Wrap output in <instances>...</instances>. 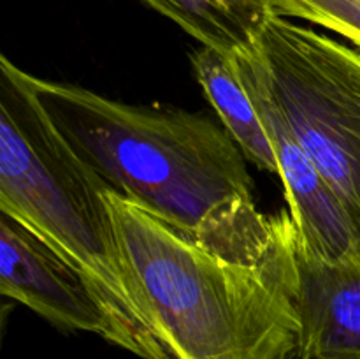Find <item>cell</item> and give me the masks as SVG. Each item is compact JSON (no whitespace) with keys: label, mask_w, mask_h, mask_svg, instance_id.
I'll list each match as a JSON object with an SVG mask.
<instances>
[{"label":"cell","mask_w":360,"mask_h":359,"mask_svg":"<svg viewBox=\"0 0 360 359\" xmlns=\"http://www.w3.org/2000/svg\"><path fill=\"white\" fill-rule=\"evenodd\" d=\"M0 292L55 326L134 345L90 278L28 225L0 211Z\"/></svg>","instance_id":"5b68a950"},{"label":"cell","mask_w":360,"mask_h":359,"mask_svg":"<svg viewBox=\"0 0 360 359\" xmlns=\"http://www.w3.org/2000/svg\"><path fill=\"white\" fill-rule=\"evenodd\" d=\"M211 49L236 56L255 44L274 13L269 0H143Z\"/></svg>","instance_id":"9c48e42d"},{"label":"cell","mask_w":360,"mask_h":359,"mask_svg":"<svg viewBox=\"0 0 360 359\" xmlns=\"http://www.w3.org/2000/svg\"><path fill=\"white\" fill-rule=\"evenodd\" d=\"M239 77L252 95L269 134L278 162L288 213L297 229L302 248L326 263H359L360 222L333 192L306 155L271 97L255 60L248 51L234 56Z\"/></svg>","instance_id":"8992f818"},{"label":"cell","mask_w":360,"mask_h":359,"mask_svg":"<svg viewBox=\"0 0 360 359\" xmlns=\"http://www.w3.org/2000/svg\"><path fill=\"white\" fill-rule=\"evenodd\" d=\"M297 359H360V260L333 264L295 243Z\"/></svg>","instance_id":"52a82bcc"},{"label":"cell","mask_w":360,"mask_h":359,"mask_svg":"<svg viewBox=\"0 0 360 359\" xmlns=\"http://www.w3.org/2000/svg\"><path fill=\"white\" fill-rule=\"evenodd\" d=\"M193 70L221 125L239 144L246 158L267 172H278L269 134L252 95L243 84L234 56L200 46L190 55Z\"/></svg>","instance_id":"ba28073f"},{"label":"cell","mask_w":360,"mask_h":359,"mask_svg":"<svg viewBox=\"0 0 360 359\" xmlns=\"http://www.w3.org/2000/svg\"><path fill=\"white\" fill-rule=\"evenodd\" d=\"M250 55L295 139L360 222V53L273 13Z\"/></svg>","instance_id":"277c9868"},{"label":"cell","mask_w":360,"mask_h":359,"mask_svg":"<svg viewBox=\"0 0 360 359\" xmlns=\"http://www.w3.org/2000/svg\"><path fill=\"white\" fill-rule=\"evenodd\" d=\"M35 99L70 150L105 187L178 227L253 197L245 153L199 113L132 106L30 74Z\"/></svg>","instance_id":"7a4b0ae2"},{"label":"cell","mask_w":360,"mask_h":359,"mask_svg":"<svg viewBox=\"0 0 360 359\" xmlns=\"http://www.w3.org/2000/svg\"><path fill=\"white\" fill-rule=\"evenodd\" d=\"M108 190L51 125L30 74L2 56L0 211L28 225L90 278L137 358L165 359L123 259Z\"/></svg>","instance_id":"3957f363"},{"label":"cell","mask_w":360,"mask_h":359,"mask_svg":"<svg viewBox=\"0 0 360 359\" xmlns=\"http://www.w3.org/2000/svg\"><path fill=\"white\" fill-rule=\"evenodd\" d=\"M123 259L165 359H297V229L253 197L197 227L105 194Z\"/></svg>","instance_id":"6da1fadb"},{"label":"cell","mask_w":360,"mask_h":359,"mask_svg":"<svg viewBox=\"0 0 360 359\" xmlns=\"http://www.w3.org/2000/svg\"><path fill=\"white\" fill-rule=\"evenodd\" d=\"M274 13L343 35L360 48V0H269Z\"/></svg>","instance_id":"30bf717a"}]
</instances>
